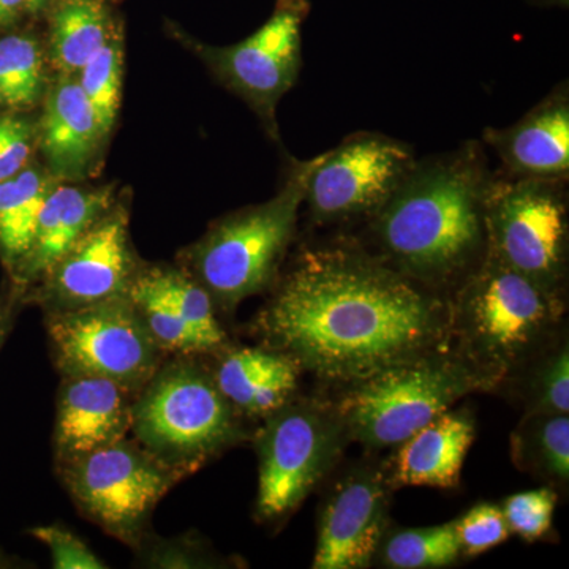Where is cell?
Here are the masks:
<instances>
[{"label":"cell","mask_w":569,"mask_h":569,"mask_svg":"<svg viewBox=\"0 0 569 569\" xmlns=\"http://www.w3.org/2000/svg\"><path fill=\"white\" fill-rule=\"evenodd\" d=\"M107 140L77 77L59 74L44 96L37 141L52 176L78 181L91 174Z\"/></svg>","instance_id":"17"},{"label":"cell","mask_w":569,"mask_h":569,"mask_svg":"<svg viewBox=\"0 0 569 569\" xmlns=\"http://www.w3.org/2000/svg\"><path fill=\"white\" fill-rule=\"evenodd\" d=\"M516 451L522 452L527 466L537 467L550 478L567 481L569 477L568 415L539 413L516 436Z\"/></svg>","instance_id":"28"},{"label":"cell","mask_w":569,"mask_h":569,"mask_svg":"<svg viewBox=\"0 0 569 569\" xmlns=\"http://www.w3.org/2000/svg\"><path fill=\"white\" fill-rule=\"evenodd\" d=\"M550 181L522 178L488 187L485 227L493 257L556 293L567 266L568 213Z\"/></svg>","instance_id":"9"},{"label":"cell","mask_w":569,"mask_h":569,"mask_svg":"<svg viewBox=\"0 0 569 569\" xmlns=\"http://www.w3.org/2000/svg\"><path fill=\"white\" fill-rule=\"evenodd\" d=\"M127 296L132 301L146 331L164 355L206 356L198 337L187 328L168 299L149 282L148 277L142 274L141 266Z\"/></svg>","instance_id":"25"},{"label":"cell","mask_w":569,"mask_h":569,"mask_svg":"<svg viewBox=\"0 0 569 569\" xmlns=\"http://www.w3.org/2000/svg\"><path fill=\"white\" fill-rule=\"evenodd\" d=\"M44 326L61 376L107 378L133 395L168 358L146 331L129 296L47 312Z\"/></svg>","instance_id":"8"},{"label":"cell","mask_w":569,"mask_h":569,"mask_svg":"<svg viewBox=\"0 0 569 569\" xmlns=\"http://www.w3.org/2000/svg\"><path fill=\"white\" fill-rule=\"evenodd\" d=\"M307 11L306 0H282L249 39L201 51L219 80L271 126L277 103L293 88L301 70V31Z\"/></svg>","instance_id":"13"},{"label":"cell","mask_w":569,"mask_h":569,"mask_svg":"<svg viewBox=\"0 0 569 569\" xmlns=\"http://www.w3.org/2000/svg\"><path fill=\"white\" fill-rule=\"evenodd\" d=\"M556 505L553 490L538 489L509 497L501 511L509 531L527 541H535L545 537L552 527Z\"/></svg>","instance_id":"29"},{"label":"cell","mask_w":569,"mask_h":569,"mask_svg":"<svg viewBox=\"0 0 569 569\" xmlns=\"http://www.w3.org/2000/svg\"><path fill=\"white\" fill-rule=\"evenodd\" d=\"M7 563H11V560L7 559L6 556H2V553H0V568L10 567V565H7Z\"/></svg>","instance_id":"38"},{"label":"cell","mask_w":569,"mask_h":569,"mask_svg":"<svg viewBox=\"0 0 569 569\" xmlns=\"http://www.w3.org/2000/svg\"><path fill=\"white\" fill-rule=\"evenodd\" d=\"M37 130L26 119L0 118V182L13 178L31 159Z\"/></svg>","instance_id":"32"},{"label":"cell","mask_w":569,"mask_h":569,"mask_svg":"<svg viewBox=\"0 0 569 569\" xmlns=\"http://www.w3.org/2000/svg\"><path fill=\"white\" fill-rule=\"evenodd\" d=\"M22 306L20 293L13 287L0 295V348L6 343L14 321H17L18 309Z\"/></svg>","instance_id":"35"},{"label":"cell","mask_w":569,"mask_h":569,"mask_svg":"<svg viewBox=\"0 0 569 569\" xmlns=\"http://www.w3.org/2000/svg\"><path fill=\"white\" fill-rule=\"evenodd\" d=\"M197 355L171 356L133 400L134 440L182 478L197 473L246 437L231 407Z\"/></svg>","instance_id":"3"},{"label":"cell","mask_w":569,"mask_h":569,"mask_svg":"<svg viewBox=\"0 0 569 569\" xmlns=\"http://www.w3.org/2000/svg\"><path fill=\"white\" fill-rule=\"evenodd\" d=\"M460 552L470 557L488 552L507 541L509 529L503 511L496 505L482 503L471 508L462 519L456 520Z\"/></svg>","instance_id":"30"},{"label":"cell","mask_w":569,"mask_h":569,"mask_svg":"<svg viewBox=\"0 0 569 569\" xmlns=\"http://www.w3.org/2000/svg\"><path fill=\"white\" fill-rule=\"evenodd\" d=\"M481 367L430 353L351 383L339 417L369 447H395L468 392L489 387Z\"/></svg>","instance_id":"5"},{"label":"cell","mask_w":569,"mask_h":569,"mask_svg":"<svg viewBox=\"0 0 569 569\" xmlns=\"http://www.w3.org/2000/svg\"><path fill=\"white\" fill-rule=\"evenodd\" d=\"M129 224V209L112 204L22 302L63 312L129 295L141 266Z\"/></svg>","instance_id":"11"},{"label":"cell","mask_w":569,"mask_h":569,"mask_svg":"<svg viewBox=\"0 0 569 569\" xmlns=\"http://www.w3.org/2000/svg\"><path fill=\"white\" fill-rule=\"evenodd\" d=\"M413 167V156L403 142L358 133L335 151L318 156L305 201L318 220L377 212Z\"/></svg>","instance_id":"12"},{"label":"cell","mask_w":569,"mask_h":569,"mask_svg":"<svg viewBox=\"0 0 569 569\" xmlns=\"http://www.w3.org/2000/svg\"><path fill=\"white\" fill-rule=\"evenodd\" d=\"M486 190L473 153L411 168L377 211L385 249L415 279L455 276L481 247Z\"/></svg>","instance_id":"2"},{"label":"cell","mask_w":569,"mask_h":569,"mask_svg":"<svg viewBox=\"0 0 569 569\" xmlns=\"http://www.w3.org/2000/svg\"><path fill=\"white\" fill-rule=\"evenodd\" d=\"M0 103H2V102H0Z\"/></svg>","instance_id":"39"},{"label":"cell","mask_w":569,"mask_h":569,"mask_svg":"<svg viewBox=\"0 0 569 569\" xmlns=\"http://www.w3.org/2000/svg\"><path fill=\"white\" fill-rule=\"evenodd\" d=\"M50 3V0H26V6H28V11H39L44 9V7Z\"/></svg>","instance_id":"37"},{"label":"cell","mask_w":569,"mask_h":569,"mask_svg":"<svg viewBox=\"0 0 569 569\" xmlns=\"http://www.w3.org/2000/svg\"><path fill=\"white\" fill-rule=\"evenodd\" d=\"M58 183L50 170L37 167L0 182V258L10 272L28 252L41 208Z\"/></svg>","instance_id":"22"},{"label":"cell","mask_w":569,"mask_h":569,"mask_svg":"<svg viewBox=\"0 0 569 569\" xmlns=\"http://www.w3.org/2000/svg\"><path fill=\"white\" fill-rule=\"evenodd\" d=\"M137 552L144 553L146 563L157 568H197L206 567L208 559L203 548L194 539L178 538L171 541H156L149 535Z\"/></svg>","instance_id":"34"},{"label":"cell","mask_w":569,"mask_h":569,"mask_svg":"<svg viewBox=\"0 0 569 569\" xmlns=\"http://www.w3.org/2000/svg\"><path fill=\"white\" fill-rule=\"evenodd\" d=\"M559 312L556 293L490 253L460 291L451 321L458 323L477 366L500 372L537 346Z\"/></svg>","instance_id":"7"},{"label":"cell","mask_w":569,"mask_h":569,"mask_svg":"<svg viewBox=\"0 0 569 569\" xmlns=\"http://www.w3.org/2000/svg\"><path fill=\"white\" fill-rule=\"evenodd\" d=\"M254 325L299 369L351 385L430 355L451 318L407 276L366 254L323 249L299 260Z\"/></svg>","instance_id":"1"},{"label":"cell","mask_w":569,"mask_h":569,"mask_svg":"<svg viewBox=\"0 0 569 569\" xmlns=\"http://www.w3.org/2000/svg\"><path fill=\"white\" fill-rule=\"evenodd\" d=\"M123 43L121 31L112 32L107 43L86 62L80 73L82 92L91 102L104 137L110 134L121 104Z\"/></svg>","instance_id":"27"},{"label":"cell","mask_w":569,"mask_h":569,"mask_svg":"<svg viewBox=\"0 0 569 569\" xmlns=\"http://www.w3.org/2000/svg\"><path fill=\"white\" fill-rule=\"evenodd\" d=\"M56 471L78 511L134 550L149 537L157 505L183 479L129 437L59 460Z\"/></svg>","instance_id":"6"},{"label":"cell","mask_w":569,"mask_h":569,"mask_svg":"<svg viewBox=\"0 0 569 569\" xmlns=\"http://www.w3.org/2000/svg\"><path fill=\"white\" fill-rule=\"evenodd\" d=\"M459 553L456 522L397 531L381 549L385 565L397 569L448 567L458 560Z\"/></svg>","instance_id":"26"},{"label":"cell","mask_w":569,"mask_h":569,"mask_svg":"<svg viewBox=\"0 0 569 569\" xmlns=\"http://www.w3.org/2000/svg\"><path fill=\"white\" fill-rule=\"evenodd\" d=\"M28 533L47 546L51 553L52 567L56 569L108 568V565L100 560L82 539L58 523L37 526Z\"/></svg>","instance_id":"31"},{"label":"cell","mask_w":569,"mask_h":569,"mask_svg":"<svg viewBox=\"0 0 569 569\" xmlns=\"http://www.w3.org/2000/svg\"><path fill=\"white\" fill-rule=\"evenodd\" d=\"M134 396L107 378L62 376L52 433L56 462L129 437Z\"/></svg>","instance_id":"15"},{"label":"cell","mask_w":569,"mask_h":569,"mask_svg":"<svg viewBox=\"0 0 569 569\" xmlns=\"http://www.w3.org/2000/svg\"><path fill=\"white\" fill-rule=\"evenodd\" d=\"M44 54L39 40L28 33L0 39V102L28 111L44 92Z\"/></svg>","instance_id":"24"},{"label":"cell","mask_w":569,"mask_h":569,"mask_svg":"<svg viewBox=\"0 0 569 569\" xmlns=\"http://www.w3.org/2000/svg\"><path fill=\"white\" fill-rule=\"evenodd\" d=\"M22 11H28L26 0H0V26L17 21Z\"/></svg>","instance_id":"36"},{"label":"cell","mask_w":569,"mask_h":569,"mask_svg":"<svg viewBox=\"0 0 569 569\" xmlns=\"http://www.w3.org/2000/svg\"><path fill=\"white\" fill-rule=\"evenodd\" d=\"M537 399L539 413L568 415L569 411V358L568 348L563 347L559 353L546 362L539 372L537 383Z\"/></svg>","instance_id":"33"},{"label":"cell","mask_w":569,"mask_h":569,"mask_svg":"<svg viewBox=\"0 0 569 569\" xmlns=\"http://www.w3.org/2000/svg\"><path fill=\"white\" fill-rule=\"evenodd\" d=\"M112 204V186L82 187L58 183L51 190L37 220L31 246L10 272L13 277L11 287L20 293L21 299L47 277L63 254L88 233L89 228Z\"/></svg>","instance_id":"16"},{"label":"cell","mask_w":569,"mask_h":569,"mask_svg":"<svg viewBox=\"0 0 569 569\" xmlns=\"http://www.w3.org/2000/svg\"><path fill=\"white\" fill-rule=\"evenodd\" d=\"M257 436V515L274 520L316 488L339 451L340 426L316 406L290 402L266 417Z\"/></svg>","instance_id":"10"},{"label":"cell","mask_w":569,"mask_h":569,"mask_svg":"<svg viewBox=\"0 0 569 569\" xmlns=\"http://www.w3.org/2000/svg\"><path fill=\"white\" fill-rule=\"evenodd\" d=\"M211 370L217 388L242 417L266 418L287 406L298 388L301 369L276 348L219 350Z\"/></svg>","instance_id":"18"},{"label":"cell","mask_w":569,"mask_h":569,"mask_svg":"<svg viewBox=\"0 0 569 569\" xmlns=\"http://www.w3.org/2000/svg\"><path fill=\"white\" fill-rule=\"evenodd\" d=\"M387 486L372 473H359L337 486L321 515L313 568L369 567L387 526Z\"/></svg>","instance_id":"14"},{"label":"cell","mask_w":569,"mask_h":569,"mask_svg":"<svg viewBox=\"0 0 569 569\" xmlns=\"http://www.w3.org/2000/svg\"><path fill=\"white\" fill-rule=\"evenodd\" d=\"M318 157L296 162L283 189L272 200L231 213L213 224L186 252V271L198 280L213 305L233 310L263 291L293 239L307 182Z\"/></svg>","instance_id":"4"},{"label":"cell","mask_w":569,"mask_h":569,"mask_svg":"<svg viewBox=\"0 0 569 569\" xmlns=\"http://www.w3.org/2000/svg\"><path fill=\"white\" fill-rule=\"evenodd\" d=\"M141 271L174 307L187 328L198 337L206 356L227 346V332L216 316L211 295L186 269L173 266H141Z\"/></svg>","instance_id":"23"},{"label":"cell","mask_w":569,"mask_h":569,"mask_svg":"<svg viewBox=\"0 0 569 569\" xmlns=\"http://www.w3.org/2000/svg\"><path fill=\"white\" fill-rule=\"evenodd\" d=\"M116 31L103 0H58L50 18V61L59 74L77 77Z\"/></svg>","instance_id":"21"},{"label":"cell","mask_w":569,"mask_h":569,"mask_svg":"<svg viewBox=\"0 0 569 569\" xmlns=\"http://www.w3.org/2000/svg\"><path fill=\"white\" fill-rule=\"evenodd\" d=\"M486 140L519 178L560 179L569 171L567 88L542 100L515 126L489 129Z\"/></svg>","instance_id":"19"},{"label":"cell","mask_w":569,"mask_h":569,"mask_svg":"<svg viewBox=\"0 0 569 569\" xmlns=\"http://www.w3.org/2000/svg\"><path fill=\"white\" fill-rule=\"evenodd\" d=\"M473 440L470 415L448 410L438 415L400 443L392 463L391 485L455 488Z\"/></svg>","instance_id":"20"}]
</instances>
